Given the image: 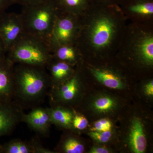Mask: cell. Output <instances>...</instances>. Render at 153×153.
<instances>
[{
  "label": "cell",
  "instance_id": "7a4b0ae2",
  "mask_svg": "<svg viewBox=\"0 0 153 153\" xmlns=\"http://www.w3.org/2000/svg\"><path fill=\"white\" fill-rule=\"evenodd\" d=\"M22 7L20 14L25 33L48 43L59 11L56 0Z\"/></svg>",
  "mask_w": 153,
  "mask_h": 153
},
{
  "label": "cell",
  "instance_id": "ba28073f",
  "mask_svg": "<svg viewBox=\"0 0 153 153\" xmlns=\"http://www.w3.org/2000/svg\"><path fill=\"white\" fill-rule=\"evenodd\" d=\"M23 122L27 125L38 134L48 137L52 124L48 108L38 106L32 108L27 114L25 113Z\"/></svg>",
  "mask_w": 153,
  "mask_h": 153
},
{
  "label": "cell",
  "instance_id": "44dd1931",
  "mask_svg": "<svg viewBox=\"0 0 153 153\" xmlns=\"http://www.w3.org/2000/svg\"><path fill=\"white\" fill-rule=\"evenodd\" d=\"M94 109L100 113H107L115 107L116 102L111 97L101 96L96 99L94 103Z\"/></svg>",
  "mask_w": 153,
  "mask_h": 153
},
{
  "label": "cell",
  "instance_id": "277c9868",
  "mask_svg": "<svg viewBox=\"0 0 153 153\" xmlns=\"http://www.w3.org/2000/svg\"><path fill=\"white\" fill-rule=\"evenodd\" d=\"M75 16L59 10L48 41L51 49L59 45L73 44L77 30Z\"/></svg>",
  "mask_w": 153,
  "mask_h": 153
},
{
  "label": "cell",
  "instance_id": "ac0fdd59",
  "mask_svg": "<svg viewBox=\"0 0 153 153\" xmlns=\"http://www.w3.org/2000/svg\"><path fill=\"white\" fill-rule=\"evenodd\" d=\"M89 0H56L60 10L76 15L85 8Z\"/></svg>",
  "mask_w": 153,
  "mask_h": 153
},
{
  "label": "cell",
  "instance_id": "30bf717a",
  "mask_svg": "<svg viewBox=\"0 0 153 153\" xmlns=\"http://www.w3.org/2000/svg\"><path fill=\"white\" fill-rule=\"evenodd\" d=\"M15 63L6 56L0 61V101L14 100Z\"/></svg>",
  "mask_w": 153,
  "mask_h": 153
},
{
  "label": "cell",
  "instance_id": "cb8c5ba5",
  "mask_svg": "<svg viewBox=\"0 0 153 153\" xmlns=\"http://www.w3.org/2000/svg\"><path fill=\"white\" fill-rule=\"evenodd\" d=\"M89 135L94 140L101 143H107L112 136L111 131H91Z\"/></svg>",
  "mask_w": 153,
  "mask_h": 153
},
{
  "label": "cell",
  "instance_id": "7c38bea8",
  "mask_svg": "<svg viewBox=\"0 0 153 153\" xmlns=\"http://www.w3.org/2000/svg\"><path fill=\"white\" fill-rule=\"evenodd\" d=\"M46 68L51 79V87L65 82L74 73L71 65L53 58L47 65Z\"/></svg>",
  "mask_w": 153,
  "mask_h": 153
},
{
  "label": "cell",
  "instance_id": "7402d4cb",
  "mask_svg": "<svg viewBox=\"0 0 153 153\" xmlns=\"http://www.w3.org/2000/svg\"><path fill=\"white\" fill-rule=\"evenodd\" d=\"M88 125V121L86 118L74 112L70 129H73L75 130L82 131L86 128Z\"/></svg>",
  "mask_w": 153,
  "mask_h": 153
},
{
  "label": "cell",
  "instance_id": "1f68e13d",
  "mask_svg": "<svg viewBox=\"0 0 153 153\" xmlns=\"http://www.w3.org/2000/svg\"><path fill=\"white\" fill-rule=\"evenodd\" d=\"M2 15H1V16H2ZM1 16H0V20H1Z\"/></svg>",
  "mask_w": 153,
  "mask_h": 153
},
{
  "label": "cell",
  "instance_id": "ffe728a7",
  "mask_svg": "<svg viewBox=\"0 0 153 153\" xmlns=\"http://www.w3.org/2000/svg\"><path fill=\"white\" fill-rule=\"evenodd\" d=\"M140 55L143 60L149 65L153 63V38L151 36L146 37L140 43Z\"/></svg>",
  "mask_w": 153,
  "mask_h": 153
},
{
  "label": "cell",
  "instance_id": "e0dca14e",
  "mask_svg": "<svg viewBox=\"0 0 153 153\" xmlns=\"http://www.w3.org/2000/svg\"><path fill=\"white\" fill-rule=\"evenodd\" d=\"M93 74L97 79L106 87L111 89L122 88L123 84L121 80L112 72L103 69H94Z\"/></svg>",
  "mask_w": 153,
  "mask_h": 153
},
{
  "label": "cell",
  "instance_id": "4316f807",
  "mask_svg": "<svg viewBox=\"0 0 153 153\" xmlns=\"http://www.w3.org/2000/svg\"><path fill=\"white\" fill-rule=\"evenodd\" d=\"M91 153H108L109 151L105 146L94 147L90 151Z\"/></svg>",
  "mask_w": 153,
  "mask_h": 153
},
{
  "label": "cell",
  "instance_id": "3957f363",
  "mask_svg": "<svg viewBox=\"0 0 153 153\" xmlns=\"http://www.w3.org/2000/svg\"><path fill=\"white\" fill-rule=\"evenodd\" d=\"M7 56L15 64L45 68L53 58L48 42L26 33L9 49Z\"/></svg>",
  "mask_w": 153,
  "mask_h": 153
},
{
  "label": "cell",
  "instance_id": "5b68a950",
  "mask_svg": "<svg viewBox=\"0 0 153 153\" xmlns=\"http://www.w3.org/2000/svg\"><path fill=\"white\" fill-rule=\"evenodd\" d=\"M79 78L74 74L65 82L52 86L49 90L48 97L50 106L59 105L70 108L78 98L79 90Z\"/></svg>",
  "mask_w": 153,
  "mask_h": 153
},
{
  "label": "cell",
  "instance_id": "4dcf8cb0",
  "mask_svg": "<svg viewBox=\"0 0 153 153\" xmlns=\"http://www.w3.org/2000/svg\"><path fill=\"white\" fill-rule=\"evenodd\" d=\"M0 153H4L3 152L2 145L0 144Z\"/></svg>",
  "mask_w": 153,
  "mask_h": 153
},
{
  "label": "cell",
  "instance_id": "9c48e42d",
  "mask_svg": "<svg viewBox=\"0 0 153 153\" xmlns=\"http://www.w3.org/2000/svg\"><path fill=\"white\" fill-rule=\"evenodd\" d=\"M115 32V25L111 19L102 17L96 20L91 33V40L94 47L102 49L111 42Z\"/></svg>",
  "mask_w": 153,
  "mask_h": 153
},
{
  "label": "cell",
  "instance_id": "f1b7e54d",
  "mask_svg": "<svg viewBox=\"0 0 153 153\" xmlns=\"http://www.w3.org/2000/svg\"><path fill=\"white\" fill-rule=\"evenodd\" d=\"M7 52L4 48L1 42L0 41V61L4 59L7 56Z\"/></svg>",
  "mask_w": 153,
  "mask_h": 153
},
{
  "label": "cell",
  "instance_id": "5bb4252c",
  "mask_svg": "<svg viewBox=\"0 0 153 153\" xmlns=\"http://www.w3.org/2000/svg\"><path fill=\"white\" fill-rule=\"evenodd\" d=\"M52 124L66 129H70L74 111L69 108L59 105L48 108Z\"/></svg>",
  "mask_w": 153,
  "mask_h": 153
},
{
  "label": "cell",
  "instance_id": "8fae6325",
  "mask_svg": "<svg viewBox=\"0 0 153 153\" xmlns=\"http://www.w3.org/2000/svg\"><path fill=\"white\" fill-rule=\"evenodd\" d=\"M4 153H55L44 147L38 139L30 141L20 139L11 140L2 145Z\"/></svg>",
  "mask_w": 153,
  "mask_h": 153
},
{
  "label": "cell",
  "instance_id": "52a82bcc",
  "mask_svg": "<svg viewBox=\"0 0 153 153\" xmlns=\"http://www.w3.org/2000/svg\"><path fill=\"white\" fill-rule=\"evenodd\" d=\"M24 108L15 100L0 101V137L12 133L23 122Z\"/></svg>",
  "mask_w": 153,
  "mask_h": 153
},
{
  "label": "cell",
  "instance_id": "8992f818",
  "mask_svg": "<svg viewBox=\"0 0 153 153\" xmlns=\"http://www.w3.org/2000/svg\"><path fill=\"white\" fill-rule=\"evenodd\" d=\"M25 33L20 13L5 12L1 16L0 41L7 53Z\"/></svg>",
  "mask_w": 153,
  "mask_h": 153
},
{
  "label": "cell",
  "instance_id": "4fadbf2b",
  "mask_svg": "<svg viewBox=\"0 0 153 153\" xmlns=\"http://www.w3.org/2000/svg\"><path fill=\"white\" fill-rule=\"evenodd\" d=\"M130 147L134 152L144 153L147 147V140L143 125L139 119L132 122L128 138Z\"/></svg>",
  "mask_w": 153,
  "mask_h": 153
},
{
  "label": "cell",
  "instance_id": "9a60e30c",
  "mask_svg": "<svg viewBox=\"0 0 153 153\" xmlns=\"http://www.w3.org/2000/svg\"><path fill=\"white\" fill-rule=\"evenodd\" d=\"M52 57L54 59L74 65L77 60V51L72 44H63L51 48Z\"/></svg>",
  "mask_w": 153,
  "mask_h": 153
},
{
  "label": "cell",
  "instance_id": "484cf974",
  "mask_svg": "<svg viewBox=\"0 0 153 153\" xmlns=\"http://www.w3.org/2000/svg\"><path fill=\"white\" fill-rule=\"evenodd\" d=\"M48 1L49 0H16V4L23 6L35 4Z\"/></svg>",
  "mask_w": 153,
  "mask_h": 153
},
{
  "label": "cell",
  "instance_id": "2e32d148",
  "mask_svg": "<svg viewBox=\"0 0 153 153\" xmlns=\"http://www.w3.org/2000/svg\"><path fill=\"white\" fill-rule=\"evenodd\" d=\"M84 151V145L77 137L72 135H66L63 137L54 152L55 153H82Z\"/></svg>",
  "mask_w": 153,
  "mask_h": 153
},
{
  "label": "cell",
  "instance_id": "f546056e",
  "mask_svg": "<svg viewBox=\"0 0 153 153\" xmlns=\"http://www.w3.org/2000/svg\"><path fill=\"white\" fill-rule=\"evenodd\" d=\"M99 2L108 3L115 2L118 1L120 0H96Z\"/></svg>",
  "mask_w": 153,
  "mask_h": 153
},
{
  "label": "cell",
  "instance_id": "83f0119b",
  "mask_svg": "<svg viewBox=\"0 0 153 153\" xmlns=\"http://www.w3.org/2000/svg\"><path fill=\"white\" fill-rule=\"evenodd\" d=\"M145 93L149 96L152 97L153 95V81L151 80L146 85L145 88Z\"/></svg>",
  "mask_w": 153,
  "mask_h": 153
},
{
  "label": "cell",
  "instance_id": "d6986e66",
  "mask_svg": "<svg viewBox=\"0 0 153 153\" xmlns=\"http://www.w3.org/2000/svg\"><path fill=\"white\" fill-rule=\"evenodd\" d=\"M128 9L134 13L143 15L153 14L152 0H129Z\"/></svg>",
  "mask_w": 153,
  "mask_h": 153
},
{
  "label": "cell",
  "instance_id": "603a6c76",
  "mask_svg": "<svg viewBox=\"0 0 153 153\" xmlns=\"http://www.w3.org/2000/svg\"><path fill=\"white\" fill-rule=\"evenodd\" d=\"M112 124L111 121L107 119H101L94 123L91 131H111Z\"/></svg>",
  "mask_w": 153,
  "mask_h": 153
},
{
  "label": "cell",
  "instance_id": "6da1fadb",
  "mask_svg": "<svg viewBox=\"0 0 153 153\" xmlns=\"http://www.w3.org/2000/svg\"><path fill=\"white\" fill-rule=\"evenodd\" d=\"M14 75V100L24 109L40 106L44 102L52 86L46 68L15 64Z\"/></svg>",
  "mask_w": 153,
  "mask_h": 153
},
{
  "label": "cell",
  "instance_id": "d4e9b609",
  "mask_svg": "<svg viewBox=\"0 0 153 153\" xmlns=\"http://www.w3.org/2000/svg\"><path fill=\"white\" fill-rule=\"evenodd\" d=\"M16 4V0H0V16L5 13L10 7Z\"/></svg>",
  "mask_w": 153,
  "mask_h": 153
}]
</instances>
